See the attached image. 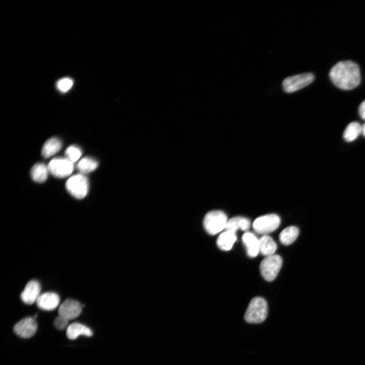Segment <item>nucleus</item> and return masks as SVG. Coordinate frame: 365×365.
<instances>
[{
    "mask_svg": "<svg viewBox=\"0 0 365 365\" xmlns=\"http://www.w3.org/2000/svg\"><path fill=\"white\" fill-rule=\"evenodd\" d=\"M66 157L73 163L78 162L82 156L81 150L78 146H71L65 152Z\"/></svg>",
    "mask_w": 365,
    "mask_h": 365,
    "instance_id": "23",
    "label": "nucleus"
},
{
    "mask_svg": "<svg viewBox=\"0 0 365 365\" xmlns=\"http://www.w3.org/2000/svg\"><path fill=\"white\" fill-rule=\"evenodd\" d=\"M277 249V243L270 236L265 235L259 240V252L263 256L273 255Z\"/></svg>",
    "mask_w": 365,
    "mask_h": 365,
    "instance_id": "16",
    "label": "nucleus"
},
{
    "mask_svg": "<svg viewBox=\"0 0 365 365\" xmlns=\"http://www.w3.org/2000/svg\"><path fill=\"white\" fill-rule=\"evenodd\" d=\"M251 222L247 218L243 217H235L228 220L226 230L236 233L239 229L243 231H247L250 228Z\"/></svg>",
    "mask_w": 365,
    "mask_h": 365,
    "instance_id": "18",
    "label": "nucleus"
},
{
    "mask_svg": "<svg viewBox=\"0 0 365 365\" xmlns=\"http://www.w3.org/2000/svg\"><path fill=\"white\" fill-rule=\"evenodd\" d=\"M228 218L221 210H212L206 214L203 220L206 232L210 235H216L226 228Z\"/></svg>",
    "mask_w": 365,
    "mask_h": 365,
    "instance_id": "3",
    "label": "nucleus"
},
{
    "mask_svg": "<svg viewBox=\"0 0 365 365\" xmlns=\"http://www.w3.org/2000/svg\"><path fill=\"white\" fill-rule=\"evenodd\" d=\"M73 81L70 78H64L57 83V87L62 92H66L73 86Z\"/></svg>",
    "mask_w": 365,
    "mask_h": 365,
    "instance_id": "24",
    "label": "nucleus"
},
{
    "mask_svg": "<svg viewBox=\"0 0 365 365\" xmlns=\"http://www.w3.org/2000/svg\"><path fill=\"white\" fill-rule=\"evenodd\" d=\"M314 79V74L311 73L290 76L283 81V89L286 93H293L311 84Z\"/></svg>",
    "mask_w": 365,
    "mask_h": 365,
    "instance_id": "6",
    "label": "nucleus"
},
{
    "mask_svg": "<svg viewBox=\"0 0 365 365\" xmlns=\"http://www.w3.org/2000/svg\"><path fill=\"white\" fill-rule=\"evenodd\" d=\"M69 320L66 318L59 316L57 317L54 321V325L55 327L60 330H65L67 329L69 326Z\"/></svg>",
    "mask_w": 365,
    "mask_h": 365,
    "instance_id": "25",
    "label": "nucleus"
},
{
    "mask_svg": "<svg viewBox=\"0 0 365 365\" xmlns=\"http://www.w3.org/2000/svg\"><path fill=\"white\" fill-rule=\"evenodd\" d=\"M37 330V323L33 318H27L21 320L14 326L15 334L23 338L33 337Z\"/></svg>",
    "mask_w": 365,
    "mask_h": 365,
    "instance_id": "9",
    "label": "nucleus"
},
{
    "mask_svg": "<svg viewBox=\"0 0 365 365\" xmlns=\"http://www.w3.org/2000/svg\"><path fill=\"white\" fill-rule=\"evenodd\" d=\"M282 264V258L279 255H273L266 257L260 265L261 275L267 281H273L278 276Z\"/></svg>",
    "mask_w": 365,
    "mask_h": 365,
    "instance_id": "5",
    "label": "nucleus"
},
{
    "mask_svg": "<svg viewBox=\"0 0 365 365\" xmlns=\"http://www.w3.org/2000/svg\"><path fill=\"white\" fill-rule=\"evenodd\" d=\"M268 315V304L263 298H254L247 307L244 315V320L250 324H260L263 322Z\"/></svg>",
    "mask_w": 365,
    "mask_h": 365,
    "instance_id": "2",
    "label": "nucleus"
},
{
    "mask_svg": "<svg viewBox=\"0 0 365 365\" xmlns=\"http://www.w3.org/2000/svg\"><path fill=\"white\" fill-rule=\"evenodd\" d=\"M281 219L276 214H269L257 218L253 227L256 233L265 235L275 231L280 226Z\"/></svg>",
    "mask_w": 365,
    "mask_h": 365,
    "instance_id": "7",
    "label": "nucleus"
},
{
    "mask_svg": "<svg viewBox=\"0 0 365 365\" xmlns=\"http://www.w3.org/2000/svg\"><path fill=\"white\" fill-rule=\"evenodd\" d=\"M98 166V162L95 160L86 157L81 160L76 165V168L84 175L93 171Z\"/></svg>",
    "mask_w": 365,
    "mask_h": 365,
    "instance_id": "22",
    "label": "nucleus"
},
{
    "mask_svg": "<svg viewBox=\"0 0 365 365\" xmlns=\"http://www.w3.org/2000/svg\"><path fill=\"white\" fill-rule=\"evenodd\" d=\"M362 125L358 122H352L345 129L343 138L347 142L356 140L362 134Z\"/></svg>",
    "mask_w": 365,
    "mask_h": 365,
    "instance_id": "19",
    "label": "nucleus"
},
{
    "mask_svg": "<svg viewBox=\"0 0 365 365\" xmlns=\"http://www.w3.org/2000/svg\"><path fill=\"white\" fill-rule=\"evenodd\" d=\"M248 256L251 258L256 257L259 252V240L251 233H245L242 237Z\"/></svg>",
    "mask_w": 365,
    "mask_h": 365,
    "instance_id": "13",
    "label": "nucleus"
},
{
    "mask_svg": "<svg viewBox=\"0 0 365 365\" xmlns=\"http://www.w3.org/2000/svg\"><path fill=\"white\" fill-rule=\"evenodd\" d=\"M66 187L73 197L77 199L81 200L84 199L88 193V180L84 175L77 174L68 180Z\"/></svg>",
    "mask_w": 365,
    "mask_h": 365,
    "instance_id": "4",
    "label": "nucleus"
},
{
    "mask_svg": "<svg viewBox=\"0 0 365 365\" xmlns=\"http://www.w3.org/2000/svg\"><path fill=\"white\" fill-rule=\"evenodd\" d=\"M60 298L53 292H46L41 295L36 301L39 308L44 311H51L59 305Z\"/></svg>",
    "mask_w": 365,
    "mask_h": 365,
    "instance_id": "12",
    "label": "nucleus"
},
{
    "mask_svg": "<svg viewBox=\"0 0 365 365\" xmlns=\"http://www.w3.org/2000/svg\"><path fill=\"white\" fill-rule=\"evenodd\" d=\"M362 135L365 137V123H364L362 125Z\"/></svg>",
    "mask_w": 365,
    "mask_h": 365,
    "instance_id": "27",
    "label": "nucleus"
},
{
    "mask_svg": "<svg viewBox=\"0 0 365 365\" xmlns=\"http://www.w3.org/2000/svg\"><path fill=\"white\" fill-rule=\"evenodd\" d=\"M49 172L48 166L41 163H37L32 168L31 176L35 182L41 183L47 180Z\"/></svg>",
    "mask_w": 365,
    "mask_h": 365,
    "instance_id": "20",
    "label": "nucleus"
},
{
    "mask_svg": "<svg viewBox=\"0 0 365 365\" xmlns=\"http://www.w3.org/2000/svg\"><path fill=\"white\" fill-rule=\"evenodd\" d=\"M237 239L236 233L229 230L221 234L217 240L218 246L223 251H229Z\"/></svg>",
    "mask_w": 365,
    "mask_h": 365,
    "instance_id": "15",
    "label": "nucleus"
},
{
    "mask_svg": "<svg viewBox=\"0 0 365 365\" xmlns=\"http://www.w3.org/2000/svg\"><path fill=\"white\" fill-rule=\"evenodd\" d=\"M329 76L336 86L345 90L356 88L361 81L360 68L356 63L351 61L337 63L331 69Z\"/></svg>",
    "mask_w": 365,
    "mask_h": 365,
    "instance_id": "1",
    "label": "nucleus"
},
{
    "mask_svg": "<svg viewBox=\"0 0 365 365\" xmlns=\"http://www.w3.org/2000/svg\"><path fill=\"white\" fill-rule=\"evenodd\" d=\"M359 113L361 118L365 121V100L360 104L359 108Z\"/></svg>",
    "mask_w": 365,
    "mask_h": 365,
    "instance_id": "26",
    "label": "nucleus"
},
{
    "mask_svg": "<svg viewBox=\"0 0 365 365\" xmlns=\"http://www.w3.org/2000/svg\"><path fill=\"white\" fill-rule=\"evenodd\" d=\"M92 335L93 332L89 328L78 323L70 324L67 329V336L71 340H75L80 335L91 337Z\"/></svg>",
    "mask_w": 365,
    "mask_h": 365,
    "instance_id": "14",
    "label": "nucleus"
},
{
    "mask_svg": "<svg viewBox=\"0 0 365 365\" xmlns=\"http://www.w3.org/2000/svg\"><path fill=\"white\" fill-rule=\"evenodd\" d=\"M41 295V286L37 281H30L21 295L22 300L26 304L31 305L36 302Z\"/></svg>",
    "mask_w": 365,
    "mask_h": 365,
    "instance_id": "11",
    "label": "nucleus"
},
{
    "mask_svg": "<svg viewBox=\"0 0 365 365\" xmlns=\"http://www.w3.org/2000/svg\"><path fill=\"white\" fill-rule=\"evenodd\" d=\"M82 305L79 301L68 299L60 305L59 314L70 321L79 317L82 312Z\"/></svg>",
    "mask_w": 365,
    "mask_h": 365,
    "instance_id": "10",
    "label": "nucleus"
},
{
    "mask_svg": "<svg viewBox=\"0 0 365 365\" xmlns=\"http://www.w3.org/2000/svg\"><path fill=\"white\" fill-rule=\"evenodd\" d=\"M62 147V142L56 138H52L48 140L44 144L42 149V155L46 159H48L59 152Z\"/></svg>",
    "mask_w": 365,
    "mask_h": 365,
    "instance_id": "17",
    "label": "nucleus"
},
{
    "mask_svg": "<svg viewBox=\"0 0 365 365\" xmlns=\"http://www.w3.org/2000/svg\"><path fill=\"white\" fill-rule=\"evenodd\" d=\"M299 234V229L295 226L285 228L280 235V240L284 245H288L293 243Z\"/></svg>",
    "mask_w": 365,
    "mask_h": 365,
    "instance_id": "21",
    "label": "nucleus"
},
{
    "mask_svg": "<svg viewBox=\"0 0 365 365\" xmlns=\"http://www.w3.org/2000/svg\"><path fill=\"white\" fill-rule=\"evenodd\" d=\"M49 172L56 178H64L72 174L74 163L66 158H55L48 165Z\"/></svg>",
    "mask_w": 365,
    "mask_h": 365,
    "instance_id": "8",
    "label": "nucleus"
}]
</instances>
